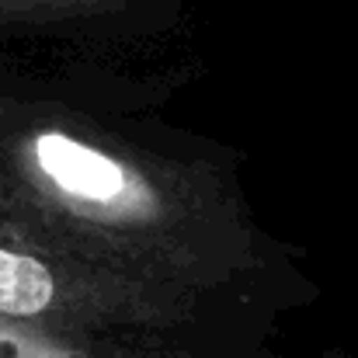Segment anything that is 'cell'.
Here are the masks:
<instances>
[{"label": "cell", "mask_w": 358, "mask_h": 358, "mask_svg": "<svg viewBox=\"0 0 358 358\" xmlns=\"http://www.w3.org/2000/svg\"><path fill=\"white\" fill-rule=\"evenodd\" d=\"M0 230L101 271L188 292L234 264L223 192L77 115L0 98Z\"/></svg>", "instance_id": "1"}, {"label": "cell", "mask_w": 358, "mask_h": 358, "mask_svg": "<svg viewBox=\"0 0 358 358\" xmlns=\"http://www.w3.org/2000/svg\"><path fill=\"white\" fill-rule=\"evenodd\" d=\"M188 310L185 292L157 289L38 247L0 240V317L87 338L108 327H167Z\"/></svg>", "instance_id": "2"}, {"label": "cell", "mask_w": 358, "mask_h": 358, "mask_svg": "<svg viewBox=\"0 0 358 358\" xmlns=\"http://www.w3.org/2000/svg\"><path fill=\"white\" fill-rule=\"evenodd\" d=\"M0 358H91V348L77 334H59L0 317Z\"/></svg>", "instance_id": "3"}, {"label": "cell", "mask_w": 358, "mask_h": 358, "mask_svg": "<svg viewBox=\"0 0 358 358\" xmlns=\"http://www.w3.org/2000/svg\"><path fill=\"white\" fill-rule=\"evenodd\" d=\"M0 240H3V230H0Z\"/></svg>", "instance_id": "5"}, {"label": "cell", "mask_w": 358, "mask_h": 358, "mask_svg": "<svg viewBox=\"0 0 358 358\" xmlns=\"http://www.w3.org/2000/svg\"><path fill=\"white\" fill-rule=\"evenodd\" d=\"M98 3H119V0H0V24L73 17V14H87Z\"/></svg>", "instance_id": "4"}]
</instances>
